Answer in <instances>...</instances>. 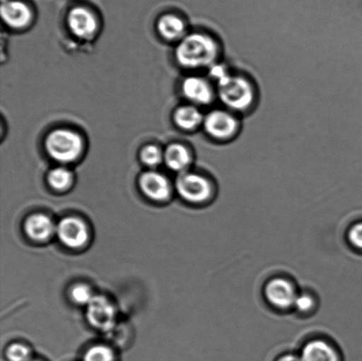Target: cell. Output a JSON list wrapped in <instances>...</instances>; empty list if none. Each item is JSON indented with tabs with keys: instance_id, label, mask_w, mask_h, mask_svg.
<instances>
[{
	"instance_id": "cell-1",
	"label": "cell",
	"mask_w": 362,
	"mask_h": 361,
	"mask_svg": "<svg viewBox=\"0 0 362 361\" xmlns=\"http://www.w3.org/2000/svg\"><path fill=\"white\" fill-rule=\"evenodd\" d=\"M218 56V46L214 39L204 34L185 37L176 49V59L186 69H201L212 66Z\"/></svg>"
},
{
	"instance_id": "cell-2",
	"label": "cell",
	"mask_w": 362,
	"mask_h": 361,
	"mask_svg": "<svg viewBox=\"0 0 362 361\" xmlns=\"http://www.w3.org/2000/svg\"><path fill=\"white\" fill-rule=\"evenodd\" d=\"M45 144L49 157L59 162L76 161L83 150V141L80 134L69 129L52 131L46 137Z\"/></svg>"
},
{
	"instance_id": "cell-3",
	"label": "cell",
	"mask_w": 362,
	"mask_h": 361,
	"mask_svg": "<svg viewBox=\"0 0 362 361\" xmlns=\"http://www.w3.org/2000/svg\"><path fill=\"white\" fill-rule=\"evenodd\" d=\"M220 100L227 107L244 111L253 104L254 90L246 79L228 73L218 81Z\"/></svg>"
},
{
	"instance_id": "cell-4",
	"label": "cell",
	"mask_w": 362,
	"mask_h": 361,
	"mask_svg": "<svg viewBox=\"0 0 362 361\" xmlns=\"http://www.w3.org/2000/svg\"><path fill=\"white\" fill-rule=\"evenodd\" d=\"M176 189L183 199L193 203H204L211 196V183L201 175L181 172L176 179Z\"/></svg>"
},
{
	"instance_id": "cell-5",
	"label": "cell",
	"mask_w": 362,
	"mask_h": 361,
	"mask_svg": "<svg viewBox=\"0 0 362 361\" xmlns=\"http://www.w3.org/2000/svg\"><path fill=\"white\" fill-rule=\"evenodd\" d=\"M87 318L92 326L102 331H108L115 324V307L105 297L94 296L87 305Z\"/></svg>"
},
{
	"instance_id": "cell-6",
	"label": "cell",
	"mask_w": 362,
	"mask_h": 361,
	"mask_svg": "<svg viewBox=\"0 0 362 361\" xmlns=\"http://www.w3.org/2000/svg\"><path fill=\"white\" fill-rule=\"evenodd\" d=\"M204 122L206 132L218 140L229 139L238 129L236 119L230 113L218 110L206 115Z\"/></svg>"
},
{
	"instance_id": "cell-7",
	"label": "cell",
	"mask_w": 362,
	"mask_h": 361,
	"mask_svg": "<svg viewBox=\"0 0 362 361\" xmlns=\"http://www.w3.org/2000/svg\"><path fill=\"white\" fill-rule=\"evenodd\" d=\"M60 242L70 249H79L87 242L88 232L84 223L76 218L62 219L57 226Z\"/></svg>"
},
{
	"instance_id": "cell-8",
	"label": "cell",
	"mask_w": 362,
	"mask_h": 361,
	"mask_svg": "<svg viewBox=\"0 0 362 361\" xmlns=\"http://www.w3.org/2000/svg\"><path fill=\"white\" fill-rule=\"evenodd\" d=\"M67 24L76 37L87 39L93 37L98 30V21L94 14L84 7H74L67 16Z\"/></svg>"
},
{
	"instance_id": "cell-9",
	"label": "cell",
	"mask_w": 362,
	"mask_h": 361,
	"mask_svg": "<svg viewBox=\"0 0 362 361\" xmlns=\"http://www.w3.org/2000/svg\"><path fill=\"white\" fill-rule=\"evenodd\" d=\"M265 295L268 302L279 309L293 306L298 296L293 285L283 278L269 281L265 286Z\"/></svg>"
},
{
	"instance_id": "cell-10",
	"label": "cell",
	"mask_w": 362,
	"mask_h": 361,
	"mask_svg": "<svg viewBox=\"0 0 362 361\" xmlns=\"http://www.w3.org/2000/svg\"><path fill=\"white\" fill-rule=\"evenodd\" d=\"M139 184L145 196L152 200H165L171 194V186L168 179L157 172H144L140 177Z\"/></svg>"
},
{
	"instance_id": "cell-11",
	"label": "cell",
	"mask_w": 362,
	"mask_h": 361,
	"mask_svg": "<svg viewBox=\"0 0 362 361\" xmlns=\"http://www.w3.org/2000/svg\"><path fill=\"white\" fill-rule=\"evenodd\" d=\"M1 16L7 26L23 28L30 23L32 14L26 4L18 0H8L2 3Z\"/></svg>"
},
{
	"instance_id": "cell-12",
	"label": "cell",
	"mask_w": 362,
	"mask_h": 361,
	"mask_svg": "<svg viewBox=\"0 0 362 361\" xmlns=\"http://www.w3.org/2000/svg\"><path fill=\"white\" fill-rule=\"evenodd\" d=\"M185 97L197 105H208L212 101L213 91L207 81L200 77H188L182 83Z\"/></svg>"
},
{
	"instance_id": "cell-13",
	"label": "cell",
	"mask_w": 362,
	"mask_h": 361,
	"mask_svg": "<svg viewBox=\"0 0 362 361\" xmlns=\"http://www.w3.org/2000/svg\"><path fill=\"white\" fill-rule=\"evenodd\" d=\"M25 231L30 239L44 242L54 232V225L51 219L45 215H33L25 223Z\"/></svg>"
},
{
	"instance_id": "cell-14",
	"label": "cell",
	"mask_w": 362,
	"mask_h": 361,
	"mask_svg": "<svg viewBox=\"0 0 362 361\" xmlns=\"http://www.w3.org/2000/svg\"><path fill=\"white\" fill-rule=\"evenodd\" d=\"M300 359L303 361H339L335 349L322 341L308 342L304 346Z\"/></svg>"
},
{
	"instance_id": "cell-15",
	"label": "cell",
	"mask_w": 362,
	"mask_h": 361,
	"mask_svg": "<svg viewBox=\"0 0 362 361\" xmlns=\"http://www.w3.org/2000/svg\"><path fill=\"white\" fill-rule=\"evenodd\" d=\"M164 160L173 171L184 172L191 164L190 152L183 145L172 144L165 151Z\"/></svg>"
},
{
	"instance_id": "cell-16",
	"label": "cell",
	"mask_w": 362,
	"mask_h": 361,
	"mask_svg": "<svg viewBox=\"0 0 362 361\" xmlns=\"http://www.w3.org/2000/svg\"><path fill=\"white\" fill-rule=\"evenodd\" d=\"M158 30L163 37L173 41L182 37L186 26L183 20L175 14H165L159 19Z\"/></svg>"
},
{
	"instance_id": "cell-17",
	"label": "cell",
	"mask_w": 362,
	"mask_h": 361,
	"mask_svg": "<svg viewBox=\"0 0 362 361\" xmlns=\"http://www.w3.org/2000/svg\"><path fill=\"white\" fill-rule=\"evenodd\" d=\"M200 111L194 106H183L175 113V122L180 129L192 130L197 127L202 122Z\"/></svg>"
},
{
	"instance_id": "cell-18",
	"label": "cell",
	"mask_w": 362,
	"mask_h": 361,
	"mask_svg": "<svg viewBox=\"0 0 362 361\" xmlns=\"http://www.w3.org/2000/svg\"><path fill=\"white\" fill-rule=\"evenodd\" d=\"M72 182V173L66 168L58 167L49 172L48 182L49 186L56 190L63 191L69 189Z\"/></svg>"
},
{
	"instance_id": "cell-19",
	"label": "cell",
	"mask_w": 362,
	"mask_h": 361,
	"mask_svg": "<svg viewBox=\"0 0 362 361\" xmlns=\"http://www.w3.org/2000/svg\"><path fill=\"white\" fill-rule=\"evenodd\" d=\"M83 361H116V356L108 346L95 345L87 350Z\"/></svg>"
},
{
	"instance_id": "cell-20",
	"label": "cell",
	"mask_w": 362,
	"mask_h": 361,
	"mask_svg": "<svg viewBox=\"0 0 362 361\" xmlns=\"http://www.w3.org/2000/svg\"><path fill=\"white\" fill-rule=\"evenodd\" d=\"M141 159L144 164L156 167L164 160V154L162 150L155 145H148L141 151Z\"/></svg>"
},
{
	"instance_id": "cell-21",
	"label": "cell",
	"mask_w": 362,
	"mask_h": 361,
	"mask_svg": "<svg viewBox=\"0 0 362 361\" xmlns=\"http://www.w3.org/2000/svg\"><path fill=\"white\" fill-rule=\"evenodd\" d=\"M6 360L8 361H31V350L26 345L14 344L10 345L6 352Z\"/></svg>"
},
{
	"instance_id": "cell-22",
	"label": "cell",
	"mask_w": 362,
	"mask_h": 361,
	"mask_svg": "<svg viewBox=\"0 0 362 361\" xmlns=\"http://www.w3.org/2000/svg\"><path fill=\"white\" fill-rule=\"evenodd\" d=\"M71 297L74 302L80 304V305H88L94 296L88 286L77 285L71 291Z\"/></svg>"
},
{
	"instance_id": "cell-23",
	"label": "cell",
	"mask_w": 362,
	"mask_h": 361,
	"mask_svg": "<svg viewBox=\"0 0 362 361\" xmlns=\"http://www.w3.org/2000/svg\"><path fill=\"white\" fill-rule=\"evenodd\" d=\"M349 238L353 246L362 249V223L354 225L350 229Z\"/></svg>"
},
{
	"instance_id": "cell-24",
	"label": "cell",
	"mask_w": 362,
	"mask_h": 361,
	"mask_svg": "<svg viewBox=\"0 0 362 361\" xmlns=\"http://www.w3.org/2000/svg\"><path fill=\"white\" fill-rule=\"evenodd\" d=\"M313 305V299H312L310 295H298L296 302H294V306H296V309L300 310V312H307V311L312 309Z\"/></svg>"
},
{
	"instance_id": "cell-25",
	"label": "cell",
	"mask_w": 362,
	"mask_h": 361,
	"mask_svg": "<svg viewBox=\"0 0 362 361\" xmlns=\"http://www.w3.org/2000/svg\"><path fill=\"white\" fill-rule=\"evenodd\" d=\"M276 361H303L300 359V357H298L293 355H284L282 357H280V358Z\"/></svg>"
},
{
	"instance_id": "cell-26",
	"label": "cell",
	"mask_w": 362,
	"mask_h": 361,
	"mask_svg": "<svg viewBox=\"0 0 362 361\" xmlns=\"http://www.w3.org/2000/svg\"><path fill=\"white\" fill-rule=\"evenodd\" d=\"M31 361H42V360H32Z\"/></svg>"
},
{
	"instance_id": "cell-27",
	"label": "cell",
	"mask_w": 362,
	"mask_h": 361,
	"mask_svg": "<svg viewBox=\"0 0 362 361\" xmlns=\"http://www.w3.org/2000/svg\"><path fill=\"white\" fill-rule=\"evenodd\" d=\"M8 1V0H2V3Z\"/></svg>"
}]
</instances>
